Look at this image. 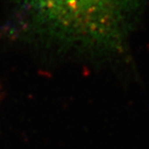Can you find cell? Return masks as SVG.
I'll return each instance as SVG.
<instances>
[{
  "label": "cell",
  "instance_id": "1",
  "mask_svg": "<svg viewBox=\"0 0 149 149\" xmlns=\"http://www.w3.org/2000/svg\"><path fill=\"white\" fill-rule=\"evenodd\" d=\"M45 25L69 40L116 48L124 15L133 0H21Z\"/></svg>",
  "mask_w": 149,
  "mask_h": 149
}]
</instances>
